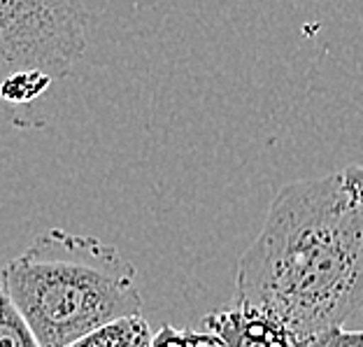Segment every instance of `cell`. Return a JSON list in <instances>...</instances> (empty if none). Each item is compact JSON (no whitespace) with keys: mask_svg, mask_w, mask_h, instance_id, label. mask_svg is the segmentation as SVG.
Here are the masks:
<instances>
[{"mask_svg":"<svg viewBox=\"0 0 363 347\" xmlns=\"http://www.w3.org/2000/svg\"><path fill=\"white\" fill-rule=\"evenodd\" d=\"M235 303L272 315L305 347L363 308V205L340 172L298 180L272 198L235 272Z\"/></svg>","mask_w":363,"mask_h":347,"instance_id":"1","label":"cell"},{"mask_svg":"<svg viewBox=\"0 0 363 347\" xmlns=\"http://www.w3.org/2000/svg\"><path fill=\"white\" fill-rule=\"evenodd\" d=\"M0 282L43 347H65L112 319L138 315V270L114 245L63 228L40 233Z\"/></svg>","mask_w":363,"mask_h":347,"instance_id":"2","label":"cell"},{"mask_svg":"<svg viewBox=\"0 0 363 347\" xmlns=\"http://www.w3.org/2000/svg\"><path fill=\"white\" fill-rule=\"evenodd\" d=\"M84 49V0H0V79L16 70L63 79Z\"/></svg>","mask_w":363,"mask_h":347,"instance_id":"3","label":"cell"},{"mask_svg":"<svg viewBox=\"0 0 363 347\" xmlns=\"http://www.w3.org/2000/svg\"><path fill=\"white\" fill-rule=\"evenodd\" d=\"M203 326L219 338L221 347H298L282 321L250 305L214 310L205 315Z\"/></svg>","mask_w":363,"mask_h":347,"instance_id":"4","label":"cell"},{"mask_svg":"<svg viewBox=\"0 0 363 347\" xmlns=\"http://www.w3.org/2000/svg\"><path fill=\"white\" fill-rule=\"evenodd\" d=\"M152 336L154 334L147 319L138 312V315L107 321L94 331L75 338L65 347H150Z\"/></svg>","mask_w":363,"mask_h":347,"instance_id":"5","label":"cell"},{"mask_svg":"<svg viewBox=\"0 0 363 347\" xmlns=\"http://www.w3.org/2000/svg\"><path fill=\"white\" fill-rule=\"evenodd\" d=\"M54 77L43 70H16L0 79V105L23 107L35 103L54 84Z\"/></svg>","mask_w":363,"mask_h":347,"instance_id":"6","label":"cell"},{"mask_svg":"<svg viewBox=\"0 0 363 347\" xmlns=\"http://www.w3.org/2000/svg\"><path fill=\"white\" fill-rule=\"evenodd\" d=\"M0 347H43L0 282Z\"/></svg>","mask_w":363,"mask_h":347,"instance_id":"7","label":"cell"},{"mask_svg":"<svg viewBox=\"0 0 363 347\" xmlns=\"http://www.w3.org/2000/svg\"><path fill=\"white\" fill-rule=\"evenodd\" d=\"M219 345V338L212 334L186 331V329L161 326V331L152 336L150 347H214Z\"/></svg>","mask_w":363,"mask_h":347,"instance_id":"8","label":"cell"},{"mask_svg":"<svg viewBox=\"0 0 363 347\" xmlns=\"http://www.w3.org/2000/svg\"><path fill=\"white\" fill-rule=\"evenodd\" d=\"M305 347H363V331H345L342 326L328 329Z\"/></svg>","mask_w":363,"mask_h":347,"instance_id":"9","label":"cell"}]
</instances>
